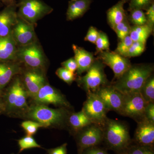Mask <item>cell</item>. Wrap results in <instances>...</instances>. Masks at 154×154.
<instances>
[{
  "label": "cell",
  "instance_id": "obj_1",
  "mask_svg": "<svg viewBox=\"0 0 154 154\" xmlns=\"http://www.w3.org/2000/svg\"><path fill=\"white\" fill-rule=\"evenodd\" d=\"M153 70V66L149 64L131 65L120 78L111 83V85L123 94L140 92Z\"/></svg>",
  "mask_w": 154,
  "mask_h": 154
},
{
  "label": "cell",
  "instance_id": "obj_2",
  "mask_svg": "<svg viewBox=\"0 0 154 154\" xmlns=\"http://www.w3.org/2000/svg\"><path fill=\"white\" fill-rule=\"evenodd\" d=\"M102 128L103 140L110 149L118 153L131 144L129 128L125 122L107 118Z\"/></svg>",
  "mask_w": 154,
  "mask_h": 154
},
{
  "label": "cell",
  "instance_id": "obj_3",
  "mask_svg": "<svg viewBox=\"0 0 154 154\" xmlns=\"http://www.w3.org/2000/svg\"><path fill=\"white\" fill-rule=\"evenodd\" d=\"M26 113L28 118L43 125L45 127L62 125L67 122L69 115L66 107L53 109L36 103L28 107Z\"/></svg>",
  "mask_w": 154,
  "mask_h": 154
},
{
  "label": "cell",
  "instance_id": "obj_4",
  "mask_svg": "<svg viewBox=\"0 0 154 154\" xmlns=\"http://www.w3.org/2000/svg\"><path fill=\"white\" fill-rule=\"evenodd\" d=\"M17 6L18 17L33 25L53 11L42 0H19Z\"/></svg>",
  "mask_w": 154,
  "mask_h": 154
},
{
  "label": "cell",
  "instance_id": "obj_5",
  "mask_svg": "<svg viewBox=\"0 0 154 154\" xmlns=\"http://www.w3.org/2000/svg\"><path fill=\"white\" fill-rule=\"evenodd\" d=\"M105 65L101 60L96 58L86 72V74L78 79L79 85L88 93H94L102 86L109 85L105 74Z\"/></svg>",
  "mask_w": 154,
  "mask_h": 154
},
{
  "label": "cell",
  "instance_id": "obj_6",
  "mask_svg": "<svg viewBox=\"0 0 154 154\" xmlns=\"http://www.w3.org/2000/svg\"><path fill=\"white\" fill-rule=\"evenodd\" d=\"M17 59L31 69L42 70L46 64L43 50L37 41L24 46H18Z\"/></svg>",
  "mask_w": 154,
  "mask_h": 154
},
{
  "label": "cell",
  "instance_id": "obj_7",
  "mask_svg": "<svg viewBox=\"0 0 154 154\" xmlns=\"http://www.w3.org/2000/svg\"><path fill=\"white\" fill-rule=\"evenodd\" d=\"M94 124L101 127L107 119L108 111L102 100L95 93H87L82 110Z\"/></svg>",
  "mask_w": 154,
  "mask_h": 154
},
{
  "label": "cell",
  "instance_id": "obj_8",
  "mask_svg": "<svg viewBox=\"0 0 154 154\" xmlns=\"http://www.w3.org/2000/svg\"><path fill=\"white\" fill-rule=\"evenodd\" d=\"M148 104L140 92L124 94L119 114L130 117L137 122L144 117L145 109Z\"/></svg>",
  "mask_w": 154,
  "mask_h": 154
},
{
  "label": "cell",
  "instance_id": "obj_9",
  "mask_svg": "<svg viewBox=\"0 0 154 154\" xmlns=\"http://www.w3.org/2000/svg\"><path fill=\"white\" fill-rule=\"evenodd\" d=\"M27 91L19 78L10 86L5 96V107L9 112L18 110H27Z\"/></svg>",
  "mask_w": 154,
  "mask_h": 154
},
{
  "label": "cell",
  "instance_id": "obj_10",
  "mask_svg": "<svg viewBox=\"0 0 154 154\" xmlns=\"http://www.w3.org/2000/svg\"><path fill=\"white\" fill-rule=\"evenodd\" d=\"M76 134L80 153L85 149L96 146L103 141L102 128L94 123L89 125Z\"/></svg>",
  "mask_w": 154,
  "mask_h": 154
},
{
  "label": "cell",
  "instance_id": "obj_11",
  "mask_svg": "<svg viewBox=\"0 0 154 154\" xmlns=\"http://www.w3.org/2000/svg\"><path fill=\"white\" fill-rule=\"evenodd\" d=\"M97 54V59L112 69L114 74V80L120 78L131 66L128 58L122 56L115 51H104Z\"/></svg>",
  "mask_w": 154,
  "mask_h": 154
},
{
  "label": "cell",
  "instance_id": "obj_12",
  "mask_svg": "<svg viewBox=\"0 0 154 154\" xmlns=\"http://www.w3.org/2000/svg\"><path fill=\"white\" fill-rule=\"evenodd\" d=\"M36 104L53 105L60 107H69L70 105L59 91L45 83L33 99Z\"/></svg>",
  "mask_w": 154,
  "mask_h": 154
},
{
  "label": "cell",
  "instance_id": "obj_13",
  "mask_svg": "<svg viewBox=\"0 0 154 154\" xmlns=\"http://www.w3.org/2000/svg\"><path fill=\"white\" fill-rule=\"evenodd\" d=\"M94 93L102 100L108 111L113 110L119 114L123 103L124 94L111 84L102 86Z\"/></svg>",
  "mask_w": 154,
  "mask_h": 154
},
{
  "label": "cell",
  "instance_id": "obj_14",
  "mask_svg": "<svg viewBox=\"0 0 154 154\" xmlns=\"http://www.w3.org/2000/svg\"><path fill=\"white\" fill-rule=\"evenodd\" d=\"M12 34L18 46L28 45L36 41L34 25L19 17L17 24L12 30Z\"/></svg>",
  "mask_w": 154,
  "mask_h": 154
},
{
  "label": "cell",
  "instance_id": "obj_15",
  "mask_svg": "<svg viewBox=\"0 0 154 154\" xmlns=\"http://www.w3.org/2000/svg\"><path fill=\"white\" fill-rule=\"evenodd\" d=\"M134 134L137 144L152 147L154 143V123L145 117L137 122Z\"/></svg>",
  "mask_w": 154,
  "mask_h": 154
},
{
  "label": "cell",
  "instance_id": "obj_16",
  "mask_svg": "<svg viewBox=\"0 0 154 154\" xmlns=\"http://www.w3.org/2000/svg\"><path fill=\"white\" fill-rule=\"evenodd\" d=\"M42 70L31 69L25 72L23 82L28 96L33 98L36 96L40 88L46 83Z\"/></svg>",
  "mask_w": 154,
  "mask_h": 154
},
{
  "label": "cell",
  "instance_id": "obj_17",
  "mask_svg": "<svg viewBox=\"0 0 154 154\" xmlns=\"http://www.w3.org/2000/svg\"><path fill=\"white\" fill-rule=\"evenodd\" d=\"M17 8V4L6 6L0 11V37L8 36L12 33L18 20Z\"/></svg>",
  "mask_w": 154,
  "mask_h": 154
},
{
  "label": "cell",
  "instance_id": "obj_18",
  "mask_svg": "<svg viewBox=\"0 0 154 154\" xmlns=\"http://www.w3.org/2000/svg\"><path fill=\"white\" fill-rule=\"evenodd\" d=\"M72 47L74 53V58L78 65L77 73L80 75L88 70L96 58L93 53L88 52L82 48L74 44Z\"/></svg>",
  "mask_w": 154,
  "mask_h": 154
},
{
  "label": "cell",
  "instance_id": "obj_19",
  "mask_svg": "<svg viewBox=\"0 0 154 154\" xmlns=\"http://www.w3.org/2000/svg\"><path fill=\"white\" fill-rule=\"evenodd\" d=\"M17 48L12 33L8 36L0 37V62L17 59Z\"/></svg>",
  "mask_w": 154,
  "mask_h": 154
},
{
  "label": "cell",
  "instance_id": "obj_20",
  "mask_svg": "<svg viewBox=\"0 0 154 154\" xmlns=\"http://www.w3.org/2000/svg\"><path fill=\"white\" fill-rule=\"evenodd\" d=\"M92 0H70L66 12V20L72 21L82 17L90 9Z\"/></svg>",
  "mask_w": 154,
  "mask_h": 154
},
{
  "label": "cell",
  "instance_id": "obj_21",
  "mask_svg": "<svg viewBox=\"0 0 154 154\" xmlns=\"http://www.w3.org/2000/svg\"><path fill=\"white\" fill-rule=\"evenodd\" d=\"M20 71L19 64L14 61L0 62V90L5 88Z\"/></svg>",
  "mask_w": 154,
  "mask_h": 154
},
{
  "label": "cell",
  "instance_id": "obj_22",
  "mask_svg": "<svg viewBox=\"0 0 154 154\" xmlns=\"http://www.w3.org/2000/svg\"><path fill=\"white\" fill-rule=\"evenodd\" d=\"M129 0H120L107 12V22L112 29L128 17L124 5Z\"/></svg>",
  "mask_w": 154,
  "mask_h": 154
},
{
  "label": "cell",
  "instance_id": "obj_23",
  "mask_svg": "<svg viewBox=\"0 0 154 154\" xmlns=\"http://www.w3.org/2000/svg\"><path fill=\"white\" fill-rule=\"evenodd\" d=\"M67 122L76 133L85 127L93 123L82 110L69 114Z\"/></svg>",
  "mask_w": 154,
  "mask_h": 154
},
{
  "label": "cell",
  "instance_id": "obj_24",
  "mask_svg": "<svg viewBox=\"0 0 154 154\" xmlns=\"http://www.w3.org/2000/svg\"><path fill=\"white\" fill-rule=\"evenodd\" d=\"M153 28L148 24L134 25L131 27L129 36L133 42H140L145 43L147 39L152 33Z\"/></svg>",
  "mask_w": 154,
  "mask_h": 154
},
{
  "label": "cell",
  "instance_id": "obj_25",
  "mask_svg": "<svg viewBox=\"0 0 154 154\" xmlns=\"http://www.w3.org/2000/svg\"><path fill=\"white\" fill-rule=\"evenodd\" d=\"M141 94L147 103L154 102V78L152 74L145 83L140 91Z\"/></svg>",
  "mask_w": 154,
  "mask_h": 154
},
{
  "label": "cell",
  "instance_id": "obj_26",
  "mask_svg": "<svg viewBox=\"0 0 154 154\" xmlns=\"http://www.w3.org/2000/svg\"><path fill=\"white\" fill-rule=\"evenodd\" d=\"M117 154H154L151 147L137 144L130 145Z\"/></svg>",
  "mask_w": 154,
  "mask_h": 154
},
{
  "label": "cell",
  "instance_id": "obj_27",
  "mask_svg": "<svg viewBox=\"0 0 154 154\" xmlns=\"http://www.w3.org/2000/svg\"><path fill=\"white\" fill-rule=\"evenodd\" d=\"M129 12V16L128 17V20L134 25H142L146 24V18L143 10L137 9Z\"/></svg>",
  "mask_w": 154,
  "mask_h": 154
},
{
  "label": "cell",
  "instance_id": "obj_28",
  "mask_svg": "<svg viewBox=\"0 0 154 154\" xmlns=\"http://www.w3.org/2000/svg\"><path fill=\"white\" fill-rule=\"evenodd\" d=\"M131 29V26L130 25L128 18L127 17L122 22L116 25L113 30L117 34L119 38L122 40L129 35Z\"/></svg>",
  "mask_w": 154,
  "mask_h": 154
},
{
  "label": "cell",
  "instance_id": "obj_29",
  "mask_svg": "<svg viewBox=\"0 0 154 154\" xmlns=\"http://www.w3.org/2000/svg\"><path fill=\"white\" fill-rule=\"evenodd\" d=\"M18 145L19 147V152L27 149L41 148V146L37 142L32 136H26L18 140Z\"/></svg>",
  "mask_w": 154,
  "mask_h": 154
},
{
  "label": "cell",
  "instance_id": "obj_30",
  "mask_svg": "<svg viewBox=\"0 0 154 154\" xmlns=\"http://www.w3.org/2000/svg\"><path fill=\"white\" fill-rule=\"evenodd\" d=\"M95 44L96 54L101 51L109 50L110 42L107 34L102 31H99V36Z\"/></svg>",
  "mask_w": 154,
  "mask_h": 154
},
{
  "label": "cell",
  "instance_id": "obj_31",
  "mask_svg": "<svg viewBox=\"0 0 154 154\" xmlns=\"http://www.w3.org/2000/svg\"><path fill=\"white\" fill-rule=\"evenodd\" d=\"M56 74L60 79L65 82L71 85L72 83L76 79V75L73 72L63 67L59 68L57 70Z\"/></svg>",
  "mask_w": 154,
  "mask_h": 154
},
{
  "label": "cell",
  "instance_id": "obj_32",
  "mask_svg": "<svg viewBox=\"0 0 154 154\" xmlns=\"http://www.w3.org/2000/svg\"><path fill=\"white\" fill-rule=\"evenodd\" d=\"M128 11L134 10H147L154 4V0H129Z\"/></svg>",
  "mask_w": 154,
  "mask_h": 154
},
{
  "label": "cell",
  "instance_id": "obj_33",
  "mask_svg": "<svg viewBox=\"0 0 154 154\" xmlns=\"http://www.w3.org/2000/svg\"><path fill=\"white\" fill-rule=\"evenodd\" d=\"M21 126L26 132L27 136H32L37 132L38 128L45 127L43 125L34 121H25L21 124Z\"/></svg>",
  "mask_w": 154,
  "mask_h": 154
},
{
  "label": "cell",
  "instance_id": "obj_34",
  "mask_svg": "<svg viewBox=\"0 0 154 154\" xmlns=\"http://www.w3.org/2000/svg\"><path fill=\"white\" fill-rule=\"evenodd\" d=\"M120 40L121 41L119 42L115 52L122 56L126 57L127 53L133 41L130 37L129 35Z\"/></svg>",
  "mask_w": 154,
  "mask_h": 154
},
{
  "label": "cell",
  "instance_id": "obj_35",
  "mask_svg": "<svg viewBox=\"0 0 154 154\" xmlns=\"http://www.w3.org/2000/svg\"><path fill=\"white\" fill-rule=\"evenodd\" d=\"M146 44L140 42H133L127 53L126 57H134L140 55L145 50Z\"/></svg>",
  "mask_w": 154,
  "mask_h": 154
},
{
  "label": "cell",
  "instance_id": "obj_36",
  "mask_svg": "<svg viewBox=\"0 0 154 154\" xmlns=\"http://www.w3.org/2000/svg\"><path fill=\"white\" fill-rule=\"evenodd\" d=\"M99 31L93 26H91L88 30L87 35L85 38V40L89 41L95 44L99 36Z\"/></svg>",
  "mask_w": 154,
  "mask_h": 154
},
{
  "label": "cell",
  "instance_id": "obj_37",
  "mask_svg": "<svg viewBox=\"0 0 154 154\" xmlns=\"http://www.w3.org/2000/svg\"><path fill=\"white\" fill-rule=\"evenodd\" d=\"M61 65L63 67L73 72H75L78 69V65L74 57L71 58L62 63Z\"/></svg>",
  "mask_w": 154,
  "mask_h": 154
},
{
  "label": "cell",
  "instance_id": "obj_38",
  "mask_svg": "<svg viewBox=\"0 0 154 154\" xmlns=\"http://www.w3.org/2000/svg\"><path fill=\"white\" fill-rule=\"evenodd\" d=\"M144 117L154 123V102L149 103L147 105L145 109Z\"/></svg>",
  "mask_w": 154,
  "mask_h": 154
},
{
  "label": "cell",
  "instance_id": "obj_39",
  "mask_svg": "<svg viewBox=\"0 0 154 154\" xmlns=\"http://www.w3.org/2000/svg\"><path fill=\"white\" fill-rule=\"evenodd\" d=\"M147 19V24L154 28V4H152L145 13Z\"/></svg>",
  "mask_w": 154,
  "mask_h": 154
},
{
  "label": "cell",
  "instance_id": "obj_40",
  "mask_svg": "<svg viewBox=\"0 0 154 154\" xmlns=\"http://www.w3.org/2000/svg\"><path fill=\"white\" fill-rule=\"evenodd\" d=\"M67 144L65 143L55 148L49 149L48 150V154H67Z\"/></svg>",
  "mask_w": 154,
  "mask_h": 154
},
{
  "label": "cell",
  "instance_id": "obj_41",
  "mask_svg": "<svg viewBox=\"0 0 154 154\" xmlns=\"http://www.w3.org/2000/svg\"><path fill=\"white\" fill-rule=\"evenodd\" d=\"M80 154H109L107 152L96 146L89 148L83 150Z\"/></svg>",
  "mask_w": 154,
  "mask_h": 154
},
{
  "label": "cell",
  "instance_id": "obj_42",
  "mask_svg": "<svg viewBox=\"0 0 154 154\" xmlns=\"http://www.w3.org/2000/svg\"><path fill=\"white\" fill-rule=\"evenodd\" d=\"M0 2L5 6L14 5L17 4V0H0Z\"/></svg>",
  "mask_w": 154,
  "mask_h": 154
},
{
  "label": "cell",
  "instance_id": "obj_43",
  "mask_svg": "<svg viewBox=\"0 0 154 154\" xmlns=\"http://www.w3.org/2000/svg\"><path fill=\"white\" fill-rule=\"evenodd\" d=\"M3 110H4V106L0 103V113L2 112Z\"/></svg>",
  "mask_w": 154,
  "mask_h": 154
},
{
  "label": "cell",
  "instance_id": "obj_44",
  "mask_svg": "<svg viewBox=\"0 0 154 154\" xmlns=\"http://www.w3.org/2000/svg\"><path fill=\"white\" fill-rule=\"evenodd\" d=\"M3 5L2 4V3L1 2H0V8H1V7H2V6Z\"/></svg>",
  "mask_w": 154,
  "mask_h": 154
},
{
  "label": "cell",
  "instance_id": "obj_45",
  "mask_svg": "<svg viewBox=\"0 0 154 154\" xmlns=\"http://www.w3.org/2000/svg\"><path fill=\"white\" fill-rule=\"evenodd\" d=\"M1 90H0V93H1Z\"/></svg>",
  "mask_w": 154,
  "mask_h": 154
},
{
  "label": "cell",
  "instance_id": "obj_46",
  "mask_svg": "<svg viewBox=\"0 0 154 154\" xmlns=\"http://www.w3.org/2000/svg\"></svg>",
  "mask_w": 154,
  "mask_h": 154
}]
</instances>
